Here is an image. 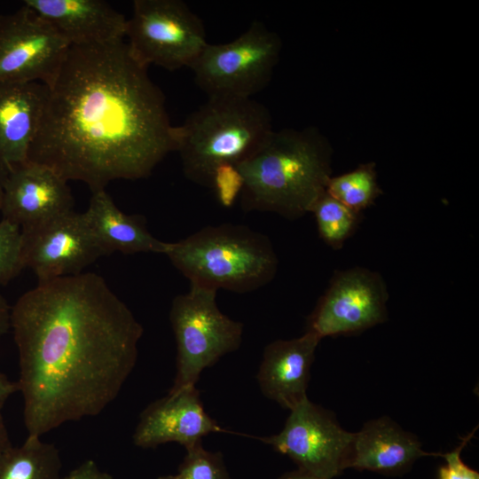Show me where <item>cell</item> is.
<instances>
[{"mask_svg":"<svg viewBox=\"0 0 479 479\" xmlns=\"http://www.w3.org/2000/svg\"><path fill=\"white\" fill-rule=\"evenodd\" d=\"M27 436L101 413L138 356L143 326L92 272L38 285L12 307Z\"/></svg>","mask_w":479,"mask_h":479,"instance_id":"cell-1","label":"cell"},{"mask_svg":"<svg viewBox=\"0 0 479 479\" xmlns=\"http://www.w3.org/2000/svg\"><path fill=\"white\" fill-rule=\"evenodd\" d=\"M48 94L27 161L91 192L150 176L175 152L161 90L124 40L71 45Z\"/></svg>","mask_w":479,"mask_h":479,"instance_id":"cell-2","label":"cell"},{"mask_svg":"<svg viewBox=\"0 0 479 479\" xmlns=\"http://www.w3.org/2000/svg\"><path fill=\"white\" fill-rule=\"evenodd\" d=\"M332 149L313 127L272 130L236 165L244 179V212L259 211L297 219L311 212L331 175Z\"/></svg>","mask_w":479,"mask_h":479,"instance_id":"cell-3","label":"cell"},{"mask_svg":"<svg viewBox=\"0 0 479 479\" xmlns=\"http://www.w3.org/2000/svg\"><path fill=\"white\" fill-rule=\"evenodd\" d=\"M272 130L270 111L253 98L208 97L173 127L175 152L185 177L210 188L216 167L247 159Z\"/></svg>","mask_w":479,"mask_h":479,"instance_id":"cell-4","label":"cell"},{"mask_svg":"<svg viewBox=\"0 0 479 479\" xmlns=\"http://www.w3.org/2000/svg\"><path fill=\"white\" fill-rule=\"evenodd\" d=\"M165 255L190 285L236 293L264 287L276 276L279 264L266 235L235 224L203 227L169 242Z\"/></svg>","mask_w":479,"mask_h":479,"instance_id":"cell-5","label":"cell"},{"mask_svg":"<svg viewBox=\"0 0 479 479\" xmlns=\"http://www.w3.org/2000/svg\"><path fill=\"white\" fill-rule=\"evenodd\" d=\"M216 293L191 285L188 292L172 301L169 321L177 344V368L169 392L195 386L204 369L240 346L243 324L219 310Z\"/></svg>","mask_w":479,"mask_h":479,"instance_id":"cell-6","label":"cell"},{"mask_svg":"<svg viewBox=\"0 0 479 479\" xmlns=\"http://www.w3.org/2000/svg\"><path fill=\"white\" fill-rule=\"evenodd\" d=\"M281 47L279 36L255 20L229 43H208L190 68L208 97L252 98L269 84Z\"/></svg>","mask_w":479,"mask_h":479,"instance_id":"cell-7","label":"cell"},{"mask_svg":"<svg viewBox=\"0 0 479 479\" xmlns=\"http://www.w3.org/2000/svg\"><path fill=\"white\" fill-rule=\"evenodd\" d=\"M125 38L133 57L148 67H189L208 43L203 21L182 0H134Z\"/></svg>","mask_w":479,"mask_h":479,"instance_id":"cell-8","label":"cell"},{"mask_svg":"<svg viewBox=\"0 0 479 479\" xmlns=\"http://www.w3.org/2000/svg\"><path fill=\"white\" fill-rule=\"evenodd\" d=\"M70 46L51 23L24 4L0 15V85L37 82L48 86Z\"/></svg>","mask_w":479,"mask_h":479,"instance_id":"cell-9","label":"cell"},{"mask_svg":"<svg viewBox=\"0 0 479 479\" xmlns=\"http://www.w3.org/2000/svg\"><path fill=\"white\" fill-rule=\"evenodd\" d=\"M354 436L307 398L290 411L279 434L260 440L287 455L299 470L332 479L348 467Z\"/></svg>","mask_w":479,"mask_h":479,"instance_id":"cell-10","label":"cell"},{"mask_svg":"<svg viewBox=\"0 0 479 479\" xmlns=\"http://www.w3.org/2000/svg\"><path fill=\"white\" fill-rule=\"evenodd\" d=\"M388 299L378 272L362 267L336 271L308 318L307 332L320 340L363 332L386 320Z\"/></svg>","mask_w":479,"mask_h":479,"instance_id":"cell-11","label":"cell"},{"mask_svg":"<svg viewBox=\"0 0 479 479\" xmlns=\"http://www.w3.org/2000/svg\"><path fill=\"white\" fill-rule=\"evenodd\" d=\"M22 257L44 282L77 275L106 255L93 236L83 213H64L40 224L21 230Z\"/></svg>","mask_w":479,"mask_h":479,"instance_id":"cell-12","label":"cell"},{"mask_svg":"<svg viewBox=\"0 0 479 479\" xmlns=\"http://www.w3.org/2000/svg\"><path fill=\"white\" fill-rule=\"evenodd\" d=\"M73 207L67 181L50 168L27 161L6 172L0 207L2 219L21 230L74 210Z\"/></svg>","mask_w":479,"mask_h":479,"instance_id":"cell-13","label":"cell"},{"mask_svg":"<svg viewBox=\"0 0 479 479\" xmlns=\"http://www.w3.org/2000/svg\"><path fill=\"white\" fill-rule=\"evenodd\" d=\"M222 428L205 411L195 386L187 387L150 404L140 414L132 439L140 448L177 443L185 450L201 444Z\"/></svg>","mask_w":479,"mask_h":479,"instance_id":"cell-14","label":"cell"},{"mask_svg":"<svg viewBox=\"0 0 479 479\" xmlns=\"http://www.w3.org/2000/svg\"><path fill=\"white\" fill-rule=\"evenodd\" d=\"M23 4L51 23L71 45L125 38L127 19L103 0H24Z\"/></svg>","mask_w":479,"mask_h":479,"instance_id":"cell-15","label":"cell"},{"mask_svg":"<svg viewBox=\"0 0 479 479\" xmlns=\"http://www.w3.org/2000/svg\"><path fill=\"white\" fill-rule=\"evenodd\" d=\"M319 342L306 331L301 337L269 343L257 373L262 393L289 411L307 399L310 370Z\"/></svg>","mask_w":479,"mask_h":479,"instance_id":"cell-16","label":"cell"},{"mask_svg":"<svg viewBox=\"0 0 479 479\" xmlns=\"http://www.w3.org/2000/svg\"><path fill=\"white\" fill-rule=\"evenodd\" d=\"M47 94L37 82L0 85V167L6 172L27 161Z\"/></svg>","mask_w":479,"mask_h":479,"instance_id":"cell-17","label":"cell"},{"mask_svg":"<svg viewBox=\"0 0 479 479\" xmlns=\"http://www.w3.org/2000/svg\"><path fill=\"white\" fill-rule=\"evenodd\" d=\"M83 216L106 255L115 251L165 255L169 248V242L153 237L139 216L123 213L105 189L92 192Z\"/></svg>","mask_w":479,"mask_h":479,"instance_id":"cell-18","label":"cell"},{"mask_svg":"<svg viewBox=\"0 0 479 479\" xmlns=\"http://www.w3.org/2000/svg\"><path fill=\"white\" fill-rule=\"evenodd\" d=\"M441 455L421 450L418 439L388 418L373 420L355 433L347 467L397 472L422 456Z\"/></svg>","mask_w":479,"mask_h":479,"instance_id":"cell-19","label":"cell"},{"mask_svg":"<svg viewBox=\"0 0 479 479\" xmlns=\"http://www.w3.org/2000/svg\"><path fill=\"white\" fill-rule=\"evenodd\" d=\"M61 467L57 447L41 437L27 436L0 452V479H61Z\"/></svg>","mask_w":479,"mask_h":479,"instance_id":"cell-20","label":"cell"},{"mask_svg":"<svg viewBox=\"0 0 479 479\" xmlns=\"http://www.w3.org/2000/svg\"><path fill=\"white\" fill-rule=\"evenodd\" d=\"M326 192L354 212L361 214L381 193L375 164H361L349 172L331 176L326 185Z\"/></svg>","mask_w":479,"mask_h":479,"instance_id":"cell-21","label":"cell"},{"mask_svg":"<svg viewBox=\"0 0 479 479\" xmlns=\"http://www.w3.org/2000/svg\"><path fill=\"white\" fill-rule=\"evenodd\" d=\"M320 238L334 249H340L355 232L357 214L325 192L312 208Z\"/></svg>","mask_w":479,"mask_h":479,"instance_id":"cell-22","label":"cell"},{"mask_svg":"<svg viewBox=\"0 0 479 479\" xmlns=\"http://www.w3.org/2000/svg\"><path fill=\"white\" fill-rule=\"evenodd\" d=\"M177 476L178 479H231L222 454L205 450L201 444L186 450Z\"/></svg>","mask_w":479,"mask_h":479,"instance_id":"cell-23","label":"cell"},{"mask_svg":"<svg viewBox=\"0 0 479 479\" xmlns=\"http://www.w3.org/2000/svg\"><path fill=\"white\" fill-rule=\"evenodd\" d=\"M24 268L21 229L2 219L0 221V286L7 284Z\"/></svg>","mask_w":479,"mask_h":479,"instance_id":"cell-24","label":"cell"},{"mask_svg":"<svg viewBox=\"0 0 479 479\" xmlns=\"http://www.w3.org/2000/svg\"><path fill=\"white\" fill-rule=\"evenodd\" d=\"M244 179L236 165L223 163L213 172L210 188L217 201L224 208H231L240 196Z\"/></svg>","mask_w":479,"mask_h":479,"instance_id":"cell-25","label":"cell"},{"mask_svg":"<svg viewBox=\"0 0 479 479\" xmlns=\"http://www.w3.org/2000/svg\"><path fill=\"white\" fill-rule=\"evenodd\" d=\"M471 432L462 438L460 444L452 452L442 454L446 459V465L439 470V479H479V473L467 467L461 459L460 453L474 435Z\"/></svg>","mask_w":479,"mask_h":479,"instance_id":"cell-26","label":"cell"},{"mask_svg":"<svg viewBox=\"0 0 479 479\" xmlns=\"http://www.w3.org/2000/svg\"><path fill=\"white\" fill-rule=\"evenodd\" d=\"M61 479H114L111 475L99 469L97 463L88 459Z\"/></svg>","mask_w":479,"mask_h":479,"instance_id":"cell-27","label":"cell"},{"mask_svg":"<svg viewBox=\"0 0 479 479\" xmlns=\"http://www.w3.org/2000/svg\"><path fill=\"white\" fill-rule=\"evenodd\" d=\"M18 390L17 382L12 381L0 372V412L7 399Z\"/></svg>","mask_w":479,"mask_h":479,"instance_id":"cell-28","label":"cell"},{"mask_svg":"<svg viewBox=\"0 0 479 479\" xmlns=\"http://www.w3.org/2000/svg\"><path fill=\"white\" fill-rule=\"evenodd\" d=\"M11 312L12 307L0 293V339L11 326Z\"/></svg>","mask_w":479,"mask_h":479,"instance_id":"cell-29","label":"cell"},{"mask_svg":"<svg viewBox=\"0 0 479 479\" xmlns=\"http://www.w3.org/2000/svg\"><path fill=\"white\" fill-rule=\"evenodd\" d=\"M12 445L4 418L0 412V452Z\"/></svg>","mask_w":479,"mask_h":479,"instance_id":"cell-30","label":"cell"},{"mask_svg":"<svg viewBox=\"0 0 479 479\" xmlns=\"http://www.w3.org/2000/svg\"><path fill=\"white\" fill-rule=\"evenodd\" d=\"M280 479H321V478L316 477L303 471L298 470V471L288 473L283 475Z\"/></svg>","mask_w":479,"mask_h":479,"instance_id":"cell-31","label":"cell"},{"mask_svg":"<svg viewBox=\"0 0 479 479\" xmlns=\"http://www.w3.org/2000/svg\"><path fill=\"white\" fill-rule=\"evenodd\" d=\"M6 171L0 167V207H1V201H2V195H3V186H4V181L5 178Z\"/></svg>","mask_w":479,"mask_h":479,"instance_id":"cell-32","label":"cell"},{"mask_svg":"<svg viewBox=\"0 0 479 479\" xmlns=\"http://www.w3.org/2000/svg\"><path fill=\"white\" fill-rule=\"evenodd\" d=\"M159 479H178V476H177V475H165V476L160 477Z\"/></svg>","mask_w":479,"mask_h":479,"instance_id":"cell-33","label":"cell"}]
</instances>
